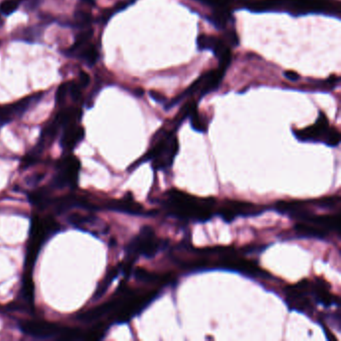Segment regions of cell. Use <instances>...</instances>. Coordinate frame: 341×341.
Returning <instances> with one entry per match:
<instances>
[{
	"label": "cell",
	"instance_id": "1",
	"mask_svg": "<svg viewBox=\"0 0 341 341\" xmlns=\"http://www.w3.org/2000/svg\"><path fill=\"white\" fill-rule=\"evenodd\" d=\"M161 204L170 216L192 222L210 220L216 214L218 205L214 197H198L177 189L165 192Z\"/></svg>",
	"mask_w": 341,
	"mask_h": 341
},
{
	"label": "cell",
	"instance_id": "2",
	"mask_svg": "<svg viewBox=\"0 0 341 341\" xmlns=\"http://www.w3.org/2000/svg\"><path fill=\"white\" fill-rule=\"evenodd\" d=\"M156 139L153 140L152 147L142 156L138 161L132 164V168H135L140 163L152 161V167L155 171H165L172 166L174 158L179 150L178 139L174 130L158 132L155 135Z\"/></svg>",
	"mask_w": 341,
	"mask_h": 341
},
{
	"label": "cell",
	"instance_id": "3",
	"mask_svg": "<svg viewBox=\"0 0 341 341\" xmlns=\"http://www.w3.org/2000/svg\"><path fill=\"white\" fill-rule=\"evenodd\" d=\"M339 212L335 214L311 213L299 220L293 230L300 237L325 240L333 234L339 236Z\"/></svg>",
	"mask_w": 341,
	"mask_h": 341
},
{
	"label": "cell",
	"instance_id": "4",
	"mask_svg": "<svg viewBox=\"0 0 341 341\" xmlns=\"http://www.w3.org/2000/svg\"><path fill=\"white\" fill-rule=\"evenodd\" d=\"M58 229V223L52 217L40 218L38 216H35L32 218L29 232V240H28L26 247V255L24 262L25 272L31 273L43 243L47 240L49 236L57 232Z\"/></svg>",
	"mask_w": 341,
	"mask_h": 341
},
{
	"label": "cell",
	"instance_id": "5",
	"mask_svg": "<svg viewBox=\"0 0 341 341\" xmlns=\"http://www.w3.org/2000/svg\"><path fill=\"white\" fill-rule=\"evenodd\" d=\"M167 244L168 241L159 238L151 226L145 225L126 246V258L124 262L133 266L139 256L151 258L159 251L163 250Z\"/></svg>",
	"mask_w": 341,
	"mask_h": 341
},
{
	"label": "cell",
	"instance_id": "6",
	"mask_svg": "<svg viewBox=\"0 0 341 341\" xmlns=\"http://www.w3.org/2000/svg\"><path fill=\"white\" fill-rule=\"evenodd\" d=\"M285 302L290 310L310 314L314 309V298L312 294V281L303 279L294 285L285 288Z\"/></svg>",
	"mask_w": 341,
	"mask_h": 341
},
{
	"label": "cell",
	"instance_id": "7",
	"mask_svg": "<svg viewBox=\"0 0 341 341\" xmlns=\"http://www.w3.org/2000/svg\"><path fill=\"white\" fill-rule=\"evenodd\" d=\"M267 208L259 204H254L240 200H224L217 205L216 214H218L225 222H232L239 216L259 215Z\"/></svg>",
	"mask_w": 341,
	"mask_h": 341
},
{
	"label": "cell",
	"instance_id": "8",
	"mask_svg": "<svg viewBox=\"0 0 341 341\" xmlns=\"http://www.w3.org/2000/svg\"><path fill=\"white\" fill-rule=\"evenodd\" d=\"M80 170V162L75 156H65L57 165L56 173L52 185L54 188L73 187L77 183L78 173Z\"/></svg>",
	"mask_w": 341,
	"mask_h": 341
},
{
	"label": "cell",
	"instance_id": "9",
	"mask_svg": "<svg viewBox=\"0 0 341 341\" xmlns=\"http://www.w3.org/2000/svg\"><path fill=\"white\" fill-rule=\"evenodd\" d=\"M19 329L26 335L37 339L58 338L63 327L44 320H21Z\"/></svg>",
	"mask_w": 341,
	"mask_h": 341
},
{
	"label": "cell",
	"instance_id": "10",
	"mask_svg": "<svg viewBox=\"0 0 341 341\" xmlns=\"http://www.w3.org/2000/svg\"><path fill=\"white\" fill-rule=\"evenodd\" d=\"M329 129L330 127L327 117L323 112H320L316 122L313 125L303 129L293 130V134L301 142H323L325 143Z\"/></svg>",
	"mask_w": 341,
	"mask_h": 341
},
{
	"label": "cell",
	"instance_id": "11",
	"mask_svg": "<svg viewBox=\"0 0 341 341\" xmlns=\"http://www.w3.org/2000/svg\"><path fill=\"white\" fill-rule=\"evenodd\" d=\"M130 196H124L121 199H111L104 203V207L110 210L135 214V215H152L144 210L143 206L137 203L131 194Z\"/></svg>",
	"mask_w": 341,
	"mask_h": 341
},
{
	"label": "cell",
	"instance_id": "12",
	"mask_svg": "<svg viewBox=\"0 0 341 341\" xmlns=\"http://www.w3.org/2000/svg\"><path fill=\"white\" fill-rule=\"evenodd\" d=\"M84 137V129L82 126L70 123L65 126L64 134L61 138V146L64 150H72Z\"/></svg>",
	"mask_w": 341,
	"mask_h": 341
},
{
	"label": "cell",
	"instance_id": "13",
	"mask_svg": "<svg viewBox=\"0 0 341 341\" xmlns=\"http://www.w3.org/2000/svg\"><path fill=\"white\" fill-rule=\"evenodd\" d=\"M224 70H221L218 68L217 70L210 71L207 74H204V85L202 87V95L207 94L213 90H216V88L219 86L220 81L224 75Z\"/></svg>",
	"mask_w": 341,
	"mask_h": 341
},
{
	"label": "cell",
	"instance_id": "14",
	"mask_svg": "<svg viewBox=\"0 0 341 341\" xmlns=\"http://www.w3.org/2000/svg\"><path fill=\"white\" fill-rule=\"evenodd\" d=\"M120 271H121V264H118V265L115 266V267L110 268V269L106 272V274H105L103 280L100 282V284L98 285V287H97V289H96V291H95V293H94L93 298H94L95 300H96V299H99V298L106 292V290H107L108 287L110 286L111 282L116 278V276L119 274Z\"/></svg>",
	"mask_w": 341,
	"mask_h": 341
},
{
	"label": "cell",
	"instance_id": "15",
	"mask_svg": "<svg viewBox=\"0 0 341 341\" xmlns=\"http://www.w3.org/2000/svg\"><path fill=\"white\" fill-rule=\"evenodd\" d=\"M80 57L88 65L92 66L98 60V51L94 45H88L81 51Z\"/></svg>",
	"mask_w": 341,
	"mask_h": 341
},
{
	"label": "cell",
	"instance_id": "16",
	"mask_svg": "<svg viewBox=\"0 0 341 341\" xmlns=\"http://www.w3.org/2000/svg\"><path fill=\"white\" fill-rule=\"evenodd\" d=\"M217 42H218V39L211 35L200 34L197 37V46L200 50H206V49L213 50Z\"/></svg>",
	"mask_w": 341,
	"mask_h": 341
},
{
	"label": "cell",
	"instance_id": "17",
	"mask_svg": "<svg viewBox=\"0 0 341 341\" xmlns=\"http://www.w3.org/2000/svg\"><path fill=\"white\" fill-rule=\"evenodd\" d=\"M94 219H95V217L90 215V214L89 215H83V214H78V213H73L68 217V221L76 227H81L82 225H85L89 222H93Z\"/></svg>",
	"mask_w": 341,
	"mask_h": 341
},
{
	"label": "cell",
	"instance_id": "18",
	"mask_svg": "<svg viewBox=\"0 0 341 341\" xmlns=\"http://www.w3.org/2000/svg\"><path fill=\"white\" fill-rule=\"evenodd\" d=\"M190 116V121H191V126L194 130L198 132H205L206 131V124L203 122L201 117L198 114L196 109L191 112Z\"/></svg>",
	"mask_w": 341,
	"mask_h": 341
},
{
	"label": "cell",
	"instance_id": "19",
	"mask_svg": "<svg viewBox=\"0 0 341 341\" xmlns=\"http://www.w3.org/2000/svg\"><path fill=\"white\" fill-rule=\"evenodd\" d=\"M19 6V0H4L0 3V12L3 15H9L13 13Z\"/></svg>",
	"mask_w": 341,
	"mask_h": 341
},
{
	"label": "cell",
	"instance_id": "20",
	"mask_svg": "<svg viewBox=\"0 0 341 341\" xmlns=\"http://www.w3.org/2000/svg\"><path fill=\"white\" fill-rule=\"evenodd\" d=\"M339 142H340L339 131L334 127H330L328 134H327V137H326L325 144L330 146V147H336L339 145Z\"/></svg>",
	"mask_w": 341,
	"mask_h": 341
},
{
	"label": "cell",
	"instance_id": "21",
	"mask_svg": "<svg viewBox=\"0 0 341 341\" xmlns=\"http://www.w3.org/2000/svg\"><path fill=\"white\" fill-rule=\"evenodd\" d=\"M68 89H69V83H62L59 85L57 90H56V95H55L56 104L57 105L63 104L66 94L68 92Z\"/></svg>",
	"mask_w": 341,
	"mask_h": 341
},
{
	"label": "cell",
	"instance_id": "22",
	"mask_svg": "<svg viewBox=\"0 0 341 341\" xmlns=\"http://www.w3.org/2000/svg\"><path fill=\"white\" fill-rule=\"evenodd\" d=\"M81 86L78 83H69V92L74 101H78L81 98Z\"/></svg>",
	"mask_w": 341,
	"mask_h": 341
},
{
	"label": "cell",
	"instance_id": "23",
	"mask_svg": "<svg viewBox=\"0 0 341 341\" xmlns=\"http://www.w3.org/2000/svg\"><path fill=\"white\" fill-rule=\"evenodd\" d=\"M76 20H77V24L78 26H83V25H87L90 21V15L87 12L84 11H79L76 16H75Z\"/></svg>",
	"mask_w": 341,
	"mask_h": 341
},
{
	"label": "cell",
	"instance_id": "24",
	"mask_svg": "<svg viewBox=\"0 0 341 341\" xmlns=\"http://www.w3.org/2000/svg\"><path fill=\"white\" fill-rule=\"evenodd\" d=\"M149 95H150V97L152 99H154L158 103H164L166 101V97L163 94H161L160 92H158V91L150 90L149 91Z\"/></svg>",
	"mask_w": 341,
	"mask_h": 341
},
{
	"label": "cell",
	"instance_id": "25",
	"mask_svg": "<svg viewBox=\"0 0 341 341\" xmlns=\"http://www.w3.org/2000/svg\"><path fill=\"white\" fill-rule=\"evenodd\" d=\"M79 77H80V83H79L80 86H81L82 88H83V87H86L87 85L89 84V81H90L89 75H88L86 72L81 71L80 74H79Z\"/></svg>",
	"mask_w": 341,
	"mask_h": 341
},
{
	"label": "cell",
	"instance_id": "26",
	"mask_svg": "<svg viewBox=\"0 0 341 341\" xmlns=\"http://www.w3.org/2000/svg\"><path fill=\"white\" fill-rule=\"evenodd\" d=\"M284 76H285L290 81H297L300 78V76L296 72L291 71V70H287V71L284 72Z\"/></svg>",
	"mask_w": 341,
	"mask_h": 341
},
{
	"label": "cell",
	"instance_id": "27",
	"mask_svg": "<svg viewBox=\"0 0 341 341\" xmlns=\"http://www.w3.org/2000/svg\"><path fill=\"white\" fill-rule=\"evenodd\" d=\"M3 25V21L1 19V17H0V26H2Z\"/></svg>",
	"mask_w": 341,
	"mask_h": 341
},
{
	"label": "cell",
	"instance_id": "28",
	"mask_svg": "<svg viewBox=\"0 0 341 341\" xmlns=\"http://www.w3.org/2000/svg\"><path fill=\"white\" fill-rule=\"evenodd\" d=\"M85 1H88V2L90 1L91 2V1H93V0H85Z\"/></svg>",
	"mask_w": 341,
	"mask_h": 341
}]
</instances>
